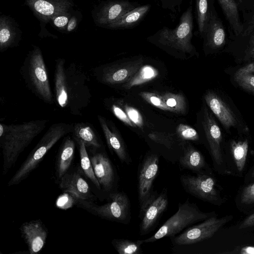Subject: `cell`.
I'll use <instances>...</instances> for the list:
<instances>
[{"label": "cell", "mask_w": 254, "mask_h": 254, "mask_svg": "<svg viewBox=\"0 0 254 254\" xmlns=\"http://www.w3.org/2000/svg\"><path fill=\"white\" fill-rule=\"evenodd\" d=\"M90 80L83 68L74 63L66 64L64 58L55 61L54 98L57 105L74 116L82 115L91 102Z\"/></svg>", "instance_id": "6da1fadb"}, {"label": "cell", "mask_w": 254, "mask_h": 254, "mask_svg": "<svg viewBox=\"0 0 254 254\" xmlns=\"http://www.w3.org/2000/svg\"><path fill=\"white\" fill-rule=\"evenodd\" d=\"M48 122L46 120H37L18 124H0L2 175L13 167L20 154L45 128Z\"/></svg>", "instance_id": "7a4b0ae2"}, {"label": "cell", "mask_w": 254, "mask_h": 254, "mask_svg": "<svg viewBox=\"0 0 254 254\" xmlns=\"http://www.w3.org/2000/svg\"><path fill=\"white\" fill-rule=\"evenodd\" d=\"M194 28L193 15L191 0L181 15L174 28L163 26L146 39L164 50L181 55L197 54L192 43Z\"/></svg>", "instance_id": "3957f363"}, {"label": "cell", "mask_w": 254, "mask_h": 254, "mask_svg": "<svg viewBox=\"0 0 254 254\" xmlns=\"http://www.w3.org/2000/svg\"><path fill=\"white\" fill-rule=\"evenodd\" d=\"M204 102L229 135L250 132L241 113L231 98L223 90L209 89L204 93Z\"/></svg>", "instance_id": "277c9868"}, {"label": "cell", "mask_w": 254, "mask_h": 254, "mask_svg": "<svg viewBox=\"0 0 254 254\" xmlns=\"http://www.w3.org/2000/svg\"><path fill=\"white\" fill-rule=\"evenodd\" d=\"M20 73L27 88L37 97L47 104L55 102L44 59L38 46H33L28 52Z\"/></svg>", "instance_id": "5b68a950"}, {"label": "cell", "mask_w": 254, "mask_h": 254, "mask_svg": "<svg viewBox=\"0 0 254 254\" xmlns=\"http://www.w3.org/2000/svg\"><path fill=\"white\" fill-rule=\"evenodd\" d=\"M73 124L64 122L51 125L30 152L26 159L8 183V186L17 185L26 179L37 167L49 150L68 133H72Z\"/></svg>", "instance_id": "8992f818"}, {"label": "cell", "mask_w": 254, "mask_h": 254, "mask_svg": "<svg viewBox=\"0 0 254 254\" xmlns=\"http://www.w3.org/2000/svg\"><path fill=\"white\" fill-rule=\"evenodd\" d=\"M200 117L206 146L213 168L218 174L228 175L225 154L226 138L224 130L206 104H203Z\"/></svg>", "instance_id": "52a82bcc"}, {"label": "cell", "mask_w": 254, "mask_h": 254, "mask_svg": "<svg viewBox=\"0 0 254 254\" xmlns=\"http://www.w3.org/2000/svg\"><path fill=\"white\" fill-rule=\"evenodd\" d=\"M217 214L215 211L204 212L196 203L188 199L179 203L177 211L170 217L151 237L143 240L144 243H153L164 237L171 238L187 228Z\"/></svg>", "instance_id": "ba28073f"}, {"label": "cell", "mask_w": 254, "mask_h": 254, "mask_svg": "<svg viewBox=\"0 0 254 254\" xmlns=\"http://www.w3.org/2000/svg\"><path fill=\"white\" fill-rule=\"evenodd\" d=\"M180 180L184 190L199 199L218 206L226 201L223 188L218 183L212 170L195 175L184 174L180 176Z\"/></svg>", "instance_id": "9c48e42d"}, {"label": "cell", "mask_w": 254, "mask_h": 254, "mask_svg": "<svg viewBox=\"0 0 254 254\" xmlns=\"http://www.w3.org/2000/svg\"><path fill=\"white\" fill-rule=\"evenodd\" d=\"M242 22V32L236 36H230L223 51L239 65L251 63L254 58V8L245 12Z\"/></svg>", "instance_id": "30bf717a"}, {"label": "cell", "mask_w": 254, "mask_h": 254, "mask_svg": "<svg viewBox=\"0 0 254 254\" xmlns=\"http://www.w3.org/2000/svg\"><path fill=\"white\" fill-rule=\"evenodd\" d=\"M233 218L231 215L218 217V214L192 225L179 235L171 238L174 245L182 246L196 244L212 237Z\"/></svg>", "instance_id": "8fae6325"}, {"label": "cell", "mask_w": 254, "mask_h": 254, "mask_svg": "<svg viewBox=\"0 0 254 254\" xmlns=\"http://www.w3.org/2000/svg\"><path fill=\"white\" fill-rule=\"evenodd\" d=\"M142 56L127 62L114 63L99 66L92 70L93 76L98 82L115 85L128 81L142 66Z\"/></svg>", "instance_id": "7c38bea8"}, {"label": "cell", "mask_w": 254, "mask_h": 254, "mask_svg": "<svg viewBox=\"0 0 254 254\" xmlns=\"http://www.w3.org/2000/svg\"><path fill=\"white\" fill-rule=\"evenodd\" d=\"M159 156L149 152L140 162L137 173V193L139 213H141L153 197V183L159 169Z\"/></svg>", "instance_id": "4fadbf2b"}, {"label": "cell", "mask_w": 254, "mask_h": 254, "mask_svg": "<svg viewBox=\"0 0 254 254\" xmlns=\"http://www.w3.org/2000/svg\"><path fill=\"white\" fill-rule=\"evenodd\" d=\"M251 142V133L231 135L226 139L225 160L228 175L243 176Z\"/></svg>", "instance_id": "5bb4252c"}, {"label": "cell", "mask_w": 254, "mask_h": 254, "mask_svg": "<svg viewBox=\"0 0 254 254\" xmlns=\"http://www.w3.org/2000/svg\"><path fill=\"white\" fill-rule=\"evenodd\" d=\"M109 201L103 205L89 206L91 211L104 219L124 224L129 223L130 202L127 194L115 191L109 194Z\"/></svg>", "instance_id": "9a60e30c"}, {"label": "cell", "mask_w": 254, "mask_h": 254, "mask_svg": "<svg viewBox=\"0 0 254 254\" xmlns=\"http://www.w3.org/2000/svg\"><path fill=\"white\" fill-rule=\"evenodd\" d=\"M202 38L203 50L206 54L223 52L229 42V38L225 26L217 13L213 3L211 6Z\"/></svg>", "instance_id": "2e32d148"}, {"label": "cell", "mask_w": 254, "mask_h": 254, "mask_svg": "<svg viewBox=\"0 0 254 254\" xmlns=\"http://www.w3.org/2000/svg\"><path fill=\"white\" fill-rule=\"evenodd\" d=\"M137 6V2L128 0H106L95 6L91 15L96 25L106 28Z\"/></svg>", "instance_id": "e0dca14e"}, {"label": "cell", "mask_w": 254, "mask_h": 254, "mask_svg": "<svg viewBox=\"0 0 254 254\" xmlns=\"http://www.w3.org/2000/svg\"><path fill=\"white\" fill-rule=\"evenodd\" d=\"M168 203L166 189L164 188L159 194L155 191L152 198L139 214L140 219L139 233L141 236L145 235L153 230L167 208Z\"/></svg>", "instance_id": "ac0fdd59"}, {"label": "cell", "mask_w": 254, "mask_h": 254, "mask_svg": "<svg viewBox=\"0 0 254 254\" xmlns=\"http://www.w3.org/2000/svg\"><path fill=\"white\" fill-rule=\"evenodd\" d=\"M25 3L45 23L50 22L57 15L71 11L74 5L72 0H25Z\"/></svg>", "instance_id": "d6986e66"}, {"label": "cell", "mask_w": 254, "mask_h": 254, "mask_svg": "<svg viewBox=\"0 0 254 254\" xmlns=\"http://www.w3.org/2000/svg\"><path fill=\"white\" fill-rule=\"evenodd\" d=\"M95 175L101 188L111 191L117 184V179L114 168L109 158L103 153H96L90 158Z\"/></svg>", "instance_id": "ffe728a7"}, {"label": "cell", "mask_w": 254, "mask_h": 254, "mask_svg": "<svg viewBox=\"0 0 254 254\" xmlns=\"http://www.w3.org/2000/svg\"><path fill=\"white\" fill-rule=\"evenodd\" d=\"M20 231L30 254H37L41 251L45 244L48 232L40 220L24 223Z\"/></svg>", "instance_id": "44dd1931"}, {"label": "cell", "mask_w": 254, "mask_h": 254, "mask_svg": "<svg viewBox=\"0 0 254 254\" xmlns=\"http://www.w3.org/2000/svg\"><path fill=\"white\" fill-rule=\"evenodd\" d=\"M97 118L110 149L116 154L121 163L127 165L130 164L132 162L131 158L123 140L104 117L98 115Z\"/></svg>", "instance_id": "7402d4cb"}, {"label": "cell", "mask_w": 254, "mask_h": 254, "mask_svg": "<svg viewBox=\"0 0 254 254\" xmlns=\"http://www.w3.org/2000/svg\"><path fill=\"white\" fill-rule=\"evenodd\" d=\"M21 31L14 19L2 14L0 17V51L17 46L20 40Z\"/></svg>", "instance_id": "603a6c76"}, {"label": "cell", "mask_w": 254, "mask_h": 254, "mask_svg": "<svg viewBox=\"0 0 254 254\" xmlns=\"http://www.w3.org/2000/svg\"><path fill=\"white\" fill-rule=\"evenodd\" d=\"M60 188L78 198L87 200L92 196L86 181L78 173H66L60 179Z\"/></svg>", "instance_id": "cb8c5ba5"}, {"label": "cell", "mask_w": 254, "mask_h": 254, "mask_svg": "<svg viewBox=\"0 0 254 254\" xmlns=\"http://www.w3.org/2000/svg\"><path fill=\"white\" fill-rule=\"evenodd\" d=\"M178 162L181 168L195 174L211 170L201 152L191 144L184 145L183 154Z\"/></svg>", "instance_id": "d4e9b609"}, {"label": "cell", "mask_w": 254, "mask_h": 254, "mask_svg": "<svg viewBox=\"0 0 254 254\" xmlns=\"http://www.w3.org/2000/svg\"><path fill=\"white\" fill-rule=\"evenodd\" d=\"M150 8L151 5L149 4L138 5L124 14L106 28L121 30L134 27L145 18Z\"/></svg>", "instance_id": "484cf974"}, {"label": "cell", "mask_w": 254, "mask_h": 254, "mask_svg": "<svg viewBox=\"0 0 254 254\" xmlns=\"http://www.w3.org/2000/svg\"><path fill=\"white\" fill-rule=\"evenodd\" d=\"M230 29L231 36H236L243 29L239 5L236 0H217Z\"/></svg>", "instance_id": "4316f807"}, {"label": "cell", "mask_w": 254, "mask_h": 254, "mask_svg": "<svg viewBox=\"0 0 254 254\" xmlns=\"http://www.w3.org/2000/svg\"><path fill=\"white\" fill-rule=\"evenodd\" d=\"M60 148L57 159V172L59 179L67 173L74 157L75 140L69 135L66 136Z\"/></svg>", "instance_id": "83f0119b"}, {"label": "cell", "mask_w": 254, "mask_h": 254, "mask_svg": "<svg viewBox=\"0 0 254 254\" xmlns=\"http://www.w3.org/2000/svg\"><path fill=\"white\" fill-rule=\"evenodd\" d=\"M75 141H82L86 146L99 148L101 146L96 130L91 124L87 122H78L73 124L72 131Z\"/></svg>", "instance_id": "f1b7e54d"}, {"label": "cell", "mask_w": 254, "mask_h": 254, "mask_svg": "<svg viewBox=\"0 0 254 254\" xmlns=\"http://www.w3.org/2000/svg\"><path fill=\"white\" fill-rule=\"evenodd\" d=\"M235 201L242 212L249 214L254 211V182L244 184L239 189Z\"/></svg>", "instance_id": "f546056e"}, {"label": "cell", "mask_w": 254, "mask_h": 254, "mask_svg": "<svg viewBox=\"0 0 254 254\" xmlns=\"http://www.w3.org/2000/svg\"><path fill=\"white\" fill-rule=\"evenodd\" d=\"M195 8L198 30L202 37L208 19L213 0H195Z\"/></svg>", "instance_id": "4dcf8cb0"}, {"label": "cell", "mask_w": 254, "mask_h": 254, "mask_svg": "<svg viewBox=\"0 0 254 254\" xmlns=\"http://www.w3.org/2000/svg\"><path fill=\"white\" fill-rule=\"evenodd\" d=\"M230 75L234 86L254 95V73H237L226 71Z\"/></svg>", "instance_id": "1f68e13d"}, {"label": "cell", "mask_w": 254, "mask_h": 254, "mask_svg": "<svg viewBox=\"0 0 254 254\" xmlns=\"http://www.w3.org/2000/svg\"><path fill=\"white\" fill-rule=\"evenodd\" d=\"M76 141L79 145L80 165L83 172L96 188L100 190L101 187L95 175L90 158L89 157L86 150L85 144L80 140H76Z\"/></svg>", "instance_id": "d6a6232c"}, {"label": "cell", "mask_w": 254, "mask_h": 254, "mask_svg": "<svg viewBox=\"0 0 254 254\" xmlns=\"http://www.w3.org/2000/svg\"><path fill=\"white\" fill-rule=\"evenodd\" d=\"M143 240L133 241L125 239H115L112 244L119 254H141Z\"/></svg>", "instance_id": "836d02e7"}, {"label": "cell", "mask_w": 254, "mask_h": 254, "mask_svg": "<svg viewBox=\"0 0 254 254\" xmlns=\"http://www.w3.org/2000/svg\"><path fill=\"white\" fill-rule=\"evenodd\" d=\"M157 75V71L149 65L142 66L138 72L124 85L126 89L151 80Z\"/></svg>", "instance_id": "e575fe53"}, {"label": "cell", "mask_w": 254, "mask_h": 254, "mask_svg": "<svg viewBox=\"0 0 254 254\" xmlns=\"http://www.w3.org/2000/svg\"><path fill=\"white\" fill-rule=\"evenodd\" d=\"M165 104L171 112L184 113L186 109V102L184 96L181 94L165 93L161 95Z\"/></svg>", "instance_id": "d590c367"}, {"label": "cell", "mask_w": 254, "mask_h": 254, "mask_svg": "<svg viewBox=\"0 0 254 254\" xmlns=\"http://www.w3.org/2000/svg\"><path fill=\"white\" fill-rule=\"evenodd\" d=\"M148 136L153 142L164 146L169 150H172L176 143L174 135L169 133L154 132L149 133Z\"/></svg>", "instance_id": "8d00e7d4"}, {"label": "cell", "mask_w": 254, "mask_h": 254, "mask_svg": "<svg viewBox=\"0 0 254 254\" xmlns=\"http://www.w3.org/2000/svg\"><path fill=\"white\" fill-rule=\"evenodd\" d=\"M140 96L148 103L163 110L171 111L170 109L165 104L161 95L150 92H141Z\"/></svg>", "instance_id": "74e56055"}, {"label": "cell", "mask_w": 254, "mask_h": 254, "mask_svg": "<svg viewBox=\"0 0 254 254\" xmlns=\"http://www.w3.org/2000/svg\"><path fill=\"white\" fill-rule=\"evenodd\" d=\"M177 132L179 137L184 140L198 141L199 139L198 132L190 126L180 124L177 127Z\"/></svg>", "instance_id": "f35d334b"}, {"label": "cell", "mask_w": 254, "mask_h": 254, "mask_svg": "<svg viewBox=\"0 0 254 254\" xmlns=\"http://www.w3.org/2000/svg\"><path fill=\"white\" fill-rule=\"evenodd\" d=\"M71 12H66L54 16L50 21L53 26L61 31L65 32L68 22L72 15Z\"/></svg>", "instance_id": "ab89813d"}, {"label": "cell", "mask_w": 254, "mask_h": 254, "mask_svg": "<svg viewBox=\"0 0 254 254\" xmlns=\"http://www.w3.org/2000/svg\"><path fill=\"white\" fill-rule=\"evenodd\" d=\"M125 110L130 120L135 125L140 127L143 125L142 117L137 110L128 106H125Z\"/></svg>", "instance_id": "60d3db41"}, {"label": "cell", "mask_w": 254, "mask_h": 254, "mask_svg": "<svg viewBox=\"0 0 254 254\" xmlns=\"http://www.w3.org/2000/svg\"><path fill=\"white\" fill-rule=\"evenodd\" d=\"M184 0H159L162 8L173 13L179 12Z\"/></svg>", "instance_id": "b9f144b4"}, {"label": "cell", "mask_w": 254, "mask_h": 254, "mask_svg": "<svg viewBox=\"0 0 254 254\" xmlns=\"http://www.w3.org/2000/svg\"><path fill=\"white\" fill-rule=\"evenodd\" d=\"M111 109L113 114L125 124L132 127L135 126L130 120L126 112H124L118 105L113 104L111 106Z\"/></svg>", "instance_id": "7bdbcfd3"}, {"label": "cell", "mask_w": 254, "mask_h": 254, "mask_svg": "<svg viewBox=\"0 0 254 254\" xmlns=\"http://www.w3.org/2000/svg\"><path fill=\"white\" fill-rule=\"evenodd\" d=\"M223 254H254V246L246 245L238 246L232 251L224 252Z\"/></svg>", "instance_id": "ee69618b"}, {"label": "cell", "mask_w": 254, "mask_h": 254, "mask_svg": "<svg viewBox=\"0 0 254 254\" xmlns=\"http://www.w3.org/2000/svg\"><path fill=\"white\" fill-rule=\"evenodd\" d=\"M237 68H229L226 69V71H232L237 73H254V62L241 65Z\"/></svg>", "instance_id": "f6af8a7d"}, {"label": "cell", "mask_w": 254, "mask_h": 254, "mask_svg": "<svg viewBox=\"0 0 254 254\" xmlns=\"http://www.w3.org/2000/svg\"><path fill=\"white\" fill-rule=\"evenodd\" d=\"M254 227V212L251 213L241 222L238 228L243 229Z\"/></svg>", "instance_id": "bcb514c9"}, {"label": "cell", "mask_w": 254, "mask_h": 254, "mask_svg": "<svg viewBox=\"0 0 254 254\" xmlns=\"http://www.w3.org/2000/svg\"><path fill=\"white\" fill-rule=\"evenodd\" d=\"M79 21V19L76 15H71L68 22L65 33H69L73 32L77 28Z\"/></svg>", "instance_id": "7dc6e473"}, {"label": "cell", "mask_w": 254, "mask_h": 254, "mask_svg": "<svg viewBox=\"0 0 254 254\" xmlns=\"http://www.w3.org/2000/svg\"><path fill=\"white\" fill-rule=\"evenodd\" d=\"M253 182H254V165L246 174L244 179V184Z\"/></svg>", "instance_id": "c3c4849f"}, {"label": "cell", "mask_w": 254, "mask_h": 254, "mask_svg": "<svg viewBox=\"0 0 254 254\" xmlns=\"http://www.w3.org/2000/svg\"><path fill=\"white\" fill-rule=\"evenodd\" d=\"M253 62H254V59H253Z\"/></svg>", "instance_id": "681fc988"}]
</instances>
